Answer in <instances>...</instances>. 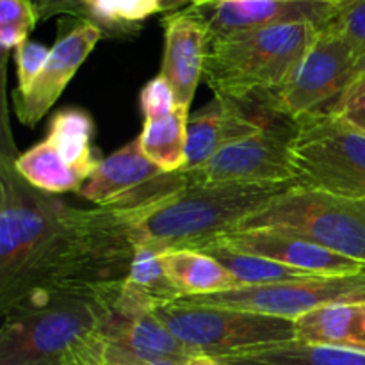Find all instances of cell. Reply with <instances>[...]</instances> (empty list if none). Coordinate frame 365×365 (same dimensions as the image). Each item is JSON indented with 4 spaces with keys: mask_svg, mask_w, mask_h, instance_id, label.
<instances>
[{
    "mask_svg": "<svg viewBox=\"0 0 365 365\" xmlns=\"http://www.w3.org/2000/svg\"><path fill=\"white\" fill-rule=\"evenodd\" d=\"M4 312L0 365H102L96 292L38 291Z\"/></svg>",
    "mask_w": 365,
    "mask_h": 365,
    "instance_id": "cell-1",
    "label": "cell"
},
{
    "mask_svg": "<svg viewBox=\"0 0 365 365\" xmlns=\"http://www.w3.org/2000/svg\"><path fill=\"white\" fill-rule=\"evenodd\" d=\"M314 24H289L210 38L203 78L216 96L246 102L277 93L316 39Z\"/></svg>",
    "mask_w": 365,
    "mask_h": 365,
    "instance_id": "cell-2",
    "label": "cell"
},
{
    "mask_svg": "<svg viewBox=\"0 0 365 365\" xmlns=\"http://www.w3.org/2000/svg\"><path fill=\"white\" fill-rule=\"evenodd\" d=\"M291 187L298 185H187L157 203L141 221L139 245L159 252L198 248L217 235L237 230Z\"/></svg>",
    "mask_w": 365,
    "mask_h": 365,
    "instance_id": "cell-3",
    "label": "cell"
},
{
    "mask_svg": "<svg viewBox=\"0 0 365 365\" xmlns=\"http://www.w3.org/2000/svg\"><path fill=\"white\" fill-rule=\"evenodd\" d=\"M292 123L289 152L298 187L365 198V132L331 110Z\"/></svg>",
    "mask_w": 365,
    "mask_h": 365,
    "instance_id": "cell-4",
    "label": "cell"
},
{
    "mask_svg": "<svg viewBox=\"0 0 365 365\" xmlns=\"http://www.w3.org/2000/svg\"><path fill=\"white\" fill-rule=\"evenodd\" d=\"M68 205L32 187L16 168L2 171L0 212V298H14L59 232Z\"/></svg>",
    "mask_w": 365,
    "mask_h": 365,
    "instance_id": "cell-5",
    "label": "cell"
},
{
    "mask_svg": "<svg viewBox=\"0 0 365 365\" xmlns=\"http://www.w3.org/2000/svg\"><path fill=\"white\" fill-rule=\"evenodd\" d=\"M250 228L289 232L365 266V198L291 187L237 230Z\"/></svg>",
    "mask_w": 365,
    "mask_h": 365,
    "instance_id": "cell-6",
    "label": "cell"
},
{
    "mask_svg": "<svg viewBox=\"0 0 365 365\" xmlns=\"http://www.w3.org/2000/svg\"><path fill=\"white\" fill-rule=\"evenodd\" d=\"M153 314L192 353L214 359L296 339L291 319L196 305L184 298L157 305Z\"/></svg>",
    "mask_w": 365,
    "mask_h": 365,
    "instance_id": "cell-7",
    "label": "cell"
},
{
    "mask_svg": "<svg viewBox=\"0 0 365 365\" xmlns=\"http://www.w3.org/2000/svg\"><path fill=\"white\" fill-rule=\"evenodd\" d=\"M356 56L344 38L323 25L292 77L273 95L262 98L266 107L291 121L330 109L355 82Z\"/></svg>",
    "mask_w": 365,
    "mask_h": 365,
    "instance_id": "cell-8",
    "label": "cell"
},
{
    "mask_svg": "<svg viewBox=\"0 0 365 365\" xmlns=\"http://www.w3.org/2000/svg\"><path fill=\"white\" fill-rule=\"evenodd\" d=\"M184 299L196 305L221 307L296 321L327 305H364L365 269L341 277H307Z\"/></svg>",
    "mask_w": 365,
    "mask_h": 365,
    "instance_id": "cell-9",
    "label": "cell"
},
{
    "mask_svg": "<svg viewBox=\"0 0 365 365\" xmlns=\"http://www.w3.org/2000/svg\"><path fill=\"white\" fill-rule=\"evenodd\" d=\"M291 134L267 127L260 134L221 148L205 164L184 171L189 185L296 184Z\"/></svg>",
    "mask_w": 365,
    "mask_h": 365,
    "instance_id": "cell-10",
    "label": "cell"
},
{
    "mask_svg": "<svg viewBox=\"0 0 365 365\" xmlns=\"http://www.w3.org/2000/svg\"><path fill=\"white\" fill-rule=\"evenodd\" d=\"M187 185L184 171L164 173L145 155L139 138H135L100 160L78 189V195L96 205H109L125 200L150 202L164 198Z\"/></svg>",
    "mask_w": 365,
    "mask_h": 365,
    "instance_id": "cell-11",
    "label": "cell"
},
{
    "mask_svg": "<svg viewBox=\"0 0 365 365\" xmlns=\"http://www.w3.org/2000/svg\"><path fill=\"white\" fill-rule=\"evenodd\" d=\"M207 242H217L235 252L264 257L314 277H341V274L360 273L365 269L364 264L339 255L309 239L289 232L271 230V228L232 230Z\"/></svg>",
    "mask_w": 365,
    "mask_h": 365,
    "instance_id": "cell-12",
    "label": "cell"
},
{
    "mask_svg": "<svg viewBox=\"0 0 365 365\" xmlns=\"http://www.w3.org/2000/svg\"><path fill=\"white\" fill-rule=\"evenodd\" d=\"M100 38H102V29L98 25L82 21L68 34L57 39L56 45L50 48L45 66L29 86L27 91H14V113L25 127H34L52 109Z\"/></svg>",
    "mask_w": 365,
    "mask_h": 365,
    "instance_id": "cell-13",
    "label": "cell"
},
{
    "mask_svg": "<svg viewBox=\"0 0 365 365\" xmlns=\"http://www.w3.org/2000/svg\"><path fill=\"white\" fill-rule=\"evenodd\" d=\"M209 45V21L200 7L164 18V56L160 75L173 88L178 106H191L205 70Z\"/></svg>",
    "mask_w": 365,
    "mask_h": 365,
    "instance_id": "cell-14",
    "label": "cell"
},
{
    "mask_svg": "<svg viewBox=\"0 0 365 365\" xmlns=\"http://www.w3.org/2000/svg\"><path fill=\"white\" fill-rule=\"evenodd\" d=\"M209 21L210 38L289 24H330L341 4L302 2V0H220L212 4Z\"/></svg>",
    "mask_w": 365,
    "mask_h": 365,
    "instance_id": "cell-15",
    "label": "cell"
},
{
    "mask_svg": "<svg viewBox=\"0 0 365 365\" xmlns=\"http://www.w3.org/2000/svg\"><path fill=\"white\" fill-rule=\"evenodd\" d=\"M267 125L253 120L241 102L214 95L187 125V148H185V168L191 171L202 166L221 148L242 139L253 138L266 130Z\"/></svg>",
    "mask_w": 365,
    "mask_h": 365,
    "instance_id": "cell-16",
    "label": "cell"
},
{
    "mask_svg": "<svg viewBox=\"0 0 365 365\" xmlns=\"http://www.w3.org/2000/svg\"><path fill=\"white\" fill-rule=\"evenodd\" d=\"M160 262L182 298L216 294L241 287L227 267L198 250H168L160 253Z\"/></svg>",
    "mask_w": 365,
    "mask_h": 365,
    "instance_id": "cell-17",
    "label": "cell"
},
{
    "mask_svg": "<svg viewBox=\"0 0 365 365\" xmlns=\"http://www.w3.org/2000/svg\"><path fill=\"white\" fill-rule=\"evenodd\" d=\"M221 365H365V353L294 341L217 356Z\"/></svg>",
    "mask_w": 365,
    "mask_h": 365,
    "instance_id": "cell-18",
    "label": "cell"
},
{
    "mask_svg": "<svg viewBox=\"0 0 365 365\" xmlns=\"http://www.w3.org/2000/svg\"><path fill=\"white\" fill-rule=\"evenodd\" d=\"M189 107L178 106L170 116L145 121L139 143L145 155L164 173H178L185 168Z\"/></svg>",
    "mask_w": 365,
    "mask_h": 365,
    "instance_id": "cell-19",
    "label": "cell"
},
{
    "mask_svg": "<svg viewBox=\"0 0 365 365\" xmlns=\"http://www.w3.org/2000/svg\"><path fill=\"white\" fill-rule=\"evenodd\" d=\"M13 164L25 182L48 195L70 191L78 192L86 180L84 175L64 163V159L48 139H43L41 143L18 155Z\"/></svg>",
    "mask_w": 365,
    "mask_h": 365,
    "instance_id": "cell-20",
    "label": "cell"
},
{
    "mask_svg": "<svg viewBox=\"0 0 365 365\" xmlns=\"http://www.w3.org/2000/svg\"><path fill=\"white\" fill-rule=\"evenodd\" d=\"M93 132L95 123L86 110L63 109L53 114L46 139L56 146L64 163L88 178L100 163L93 155Z\"/></svg>",
    "mask_w": 365,
    "mask_h": 365,
    "instance_id": "cell-21",
    "label": "cell"
},
{
    "mask_svg": "<svg viewBox=\"0 0 365 365\" xmlns=\"http://www.w3.org/2000/svg\"><path fill=\"white\" fill-rule=\"evenodd\" d=\"M362 305H327L294 321L296 339L310 344L355 349L356 324Z\"/></svg>",
    "mask_w": 365,
    "mask_h": 365,
    "instance_id": "cell-22",
    "label": "cell"
},
{
    "mask_svg": "<svg viewBox=\"0 0 365 365\" xmlns=\"http://www.w3.org/2000/svg\"><path fill=\"white\" fill-rule=\"evenodd\" d=\"M195 250L214 257L221 266L227 267V269L237 278L241 287L278 284V282H289L298 280V278L314 277V274L303 273V271L299 269H292V267L278 264L274 262V260L264 259V257L250 255V253L225 248V246L217 245V242H203V245H200L198 248Z\"/></svg>",
    "mask_w": 365,
    "mask_h": 365,
    "instance_id": "cell-23",
    "label": "cell"
},
{
    "mask_svg": "<svg viewBox=\"0 0 365 365\" xmlns=\"http://www.w3.org/2000/svg\"><path fill=\"white\" fill-rule=\"evenodd\" d=\"M160 253L157 248L150 245H138L132 260L130 273L123 282L125 291L130 292L143 303L155 309L163 303L177 302L182 298L173 282L168 278L160 262Z\"/></svg>",
    "mask_w": 365,
    "mask_h": 365,
    "instance_id": "cell-24",
    "label": "cell"
},
{
    "mask_svg": "<svg viewBox=\"0 0 365 365\" xmlns=\"http://www.w3.org/2000/svg\"><path fill=\"white\" fill-rule=\"evenodd\" d=\"M164 0H84L81 16L100 29H130L159 13Z\"/></svg>",
    "mask_w": 365,
    "mask_h": 365,
    "instance_id": "cell-25",
    "label": "cell"
},
{
    "mask_svg": "<svg viewBox=\"0 0 365 365\" xmlns=\"http://www.w3.org/2000/svg\"><path fill=\"white\" fill-rule=\"evenodd\" d=\"M39 20L34 0H0V43L2 48H18L29 39Z\"/></svg>",
    "mask_w": 365,
    "mask_h": 365,
    "instance_id": "cell-26",
    "label": "cell"
},
{
    "mask_svg": "<svg viewBox=\"0 0 365 365\" xmlns=\"http://www.w3.org/2000/svg\"><path fill=\"white\" fill-rule=\"evenodd\" d=\"M330 25L348 41L356 57L365 52V0L341 4Z\"/></svg>",
    "mask_w": 365,
    "mask_h": 365,
    "instance_id": "cell-27",
    "label": "cell"
},
{
    "mask_svg": "<svg viewBox=\"0 0 365 365\" xmlns=\"http://www.w3.org/2000/svg\"><path fill=\"white\" fill-rule=\"evenodd\" d=\"M139 98H141V110L145 114V121L170 116L178 107L177 95H175L171 84L163 75H157L155 78L146 82L145 88L141 89Z\"/></svg>",
    "mask_w": 365,
    "mask_h": 365,
    "instance_id": "cell-28",
    "label": "cell"
},
{
    "mask_svg": "<svg viewBox=\"0 0 365 365\" xmlns=\"http://www.w3.org/2000/svg\"><path fill=\"white\" fill-rule=\"evenodd\" d=\"M50 56V48L41 43L27 39L16 48V66H18V89L16 93L27 91L29 86L34 82L39 71L45 66Z\"/></svg>",
    "mask_w": 365,
    "mask_h": 365,
    "instance_id": "cell-29",
    "label": "cell"
},
{
    "mask_svg": "<svg viewBox=\"0 0 365 365\" xmlns=\"http://www.w3.org/2000/svg\"><path fill=\"white\" fill-rule=\"evenodd\" d=\"M327 110L341 114L349 123L365 132V78L356 81L342 98Z\"/></svg>",
    "mask_w": 365,
    "mask_h": 365,
    "instance_id": "cell-30",
    "label": "cell"
},
{
    "mask_svg": "<svg viewBox=\"0 0 365 365\" xmlns=\"http://www.w3.org/2000/svg\"><path fill=\"white\" fill-rule=\"evenodd\" d=\"M39 11V20H48L56 14H77L81 16L84 0H34Z\"/></svg>",
    "mask_w": 365,
    "mask_h": 365,
    "instance_id": "cell-31",
    "label": "cell"
},
{
    "mask_svg": "<svg viewBox=\"0 0 365 365\" xmlns=\"http://www.w3.org/2000/svg\"><path fill=\"white\" fill-rule=\"evenodd\" d=\"M103 359H106V365H185V362H177V360H141V359H132V356L121 355V353L109 349L106 346L103 351Z\"/></svg>",
    "mask_w": 365,
    "mask_h": 365,
    "instance_id": "cell-32",
    "label": "cell"
},
{
    "mask_svg": "<svg viewBox=\"0 0 365 365\" xmlns=\"http://www.w3.org/2000/svg\"><path fill=\"white\" fill-rule=\"evenodd\" d=\"M355 351L365 353V303L360 307L359 324H356V335H355Z\"/></svg>",
    "mask_w": 365,
    "mask_h": 365,
    "instance_id": "cell-33",
    "label": "cell"
},
{
    "mask_svg": "<svg viewBox=\"0 0 365 365\" xmlns=\"http://www.w3.org/2000/svg\"><path fill=\"white\" fill-rule=\"evenodd\" d=\"M185 365H221L214 356L209 355H192Z\"/></svg>",
    "mask_w": 365,
    "mask_h": 365,
    "instance_id": "cell-34",
    "label": "cell"
},
{
    "mask_svg": "<svg viewBox=\"0 0 365 365\" xmlns=\"http://www.w3.org/2000/svg\"><path fill=\"white\" fill-rule=\"evenodd\" d=\"M360 78H365V52H362L359 57H356L355 82L360 81ZM355 82H353V84H355ZM353 84H351V86H353Z\"/></svg>",
    "mask_w": 365,
    "mask_h": 365,
    "instance_id": "cell-35",
    "label": "cell"
},
{
    "mask_svg": "<svg viewBox=\"0 0 365 365\" xmlns=\"http://www.w3.org/2000/svg\"><path fill=\"white\" fill-rule=\"evenodd\" d=\"M187 2L195 4V7H205V6H212V4L220 2V0H187Z\"/></svg>",
    "mask_w": 365,
    "mask_h": 365,
    "instance_id": "cell-36",
    "label": "cell"
},
{
    "mask_svg": "<svg viewBox=\"0 0 365 365\" xmlns=\"http://www.w3.org/2000/svg\"><path fill=\"white\" fill-rule=\"evenodd\" d=\"M302 2H335V4H344L348 0H302Z\"/></svg>",
    "mask_w": 365,
    "mask_h": 365,
    "instance_id": "cell-37",
    "label": "cell"
}]
</instances>
